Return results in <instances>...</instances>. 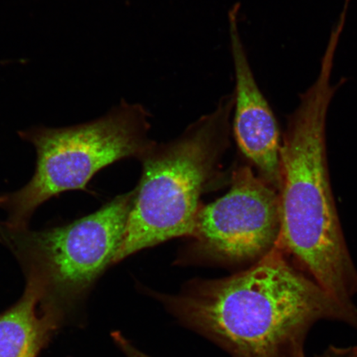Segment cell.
Segmentation results:
<instances>
[{
  "label": "cell",
  "mask_w": 357,
  "mask_h": 357,
  "mask_svg": "<svg viewBox=\"0 0 357 357\" xmlns=\"http://www.w3.org/2000/svg\"><path fill=\"white\" fill-rule=\"evenodd\" d=\"M160 300L234 357H307V334L320 321L357 330V309L343 305L290 265L276 245L248 270L194 281L177 296Z\"/></svg>",
  "instance_id": "1"
},
{
  "label": "cell",
  "mask_w": 357,
  "mask_h": 357,
  "mask_svg": "<svg viewBox=\"0 0 357 357\" xmlns=\"http://www.w3.org/2000/svg\"><path fill=\"white\" fill-rule=\"evenodd\" d=\"M336 48L328 46L316 82L289 116L280 149V234L276 247L292 255L321 287L351 309L357 270L348 251L330 184L326 121L338 86L331 83Z\"/></svg>",
  "instance_id": "2"
},
{
  "label": "cell",
  "mask_w": 357,
  "mask_h": 357,
  "mask_svg": "<svg viewBox=\"0 0 357 357\" xmlns=\"http://www.w3.org/2000/svg\"><path fill=\"white\" fill-rule=\"evenodd\" d=\"M234 93L201 116L176 139L151 146L114 264L142 249L191 236L199 199L229 146Z\"/></svg>",
  "instance_id": "3"
},
{
  "label": "cell",
  "mask_w": 357,
  "mask_h": 357,
  "mask_svg": "<svg viewBox=\"0 0 357 357\" xmlns=\"http://www.w3.org/2000/svg\"><path fill=\"white\" fill-rule=\"evenodd\" d=\"M151 114L145 107L121 101L108 114L73 127H33L19 132L37 153L34 175L24 187L0 195L6 225L28 227L37 208L71 190L87 189L101 169L117 160L141 158L155 142L149 137Z\"/></svg>",
  "instance_id": "4"
},
{
  "label": "cell",
  "mask_w": 357,
  "mask_h": 357,
  "mask_svg": "<svg viewBox=\"0 0 357 357\" xmlns=\"http://www.w3.org/2000/svg\"><path fill=\"white\" fill-rule=\"evenodd\" d=\"M135 190L118 196L99 211L63 226L44 230L13 229L0 222V243L42 285L44 297H75L86 292L121 247Z\"/></svg>",
  "instance_id": "5"
},
{
  "label": "cell",
  "mask_w": 357,
  "mask_h": 357,
  "mask_svg": "<svg viewBox=\"0 0 357 357\" xmlns=\"http://www.w3.org/2000/svg\"><path fill=\"white\" fill-rule=\"evenodd\" d=\"M279 234V192L242 167L227 195L199 208L190 236L204 255L234 264L264 257Z\"/></svg>",
  "instance_id": "6"
},
{
  "label": "cell",
  "mask_w": 357,
  "mask_h": 357,
  "mask_svg": "<svg viewBox=\"0 0 357 357\" xmlns=\"http://www.w3.org/2000/svg\"><path fill=\"white\" fill-rule=\"evenodd\" d=\"M239 4L229 12L231 52L236 86L233 129L245 158L258 169L261 178L280 191L281 142L278 121L256 82L239 32Z\"/></svg>",
  "instance_id": "7"
},
{
  "label": "cell",
  "mask_w": 357,
  "mask_h": 357,
  "mask_svg": "<svg viewBox=\"0 0 357 357\" xmlns=\"http://www.w3.org/2000/svg\"><path fill=\"white\" fill-rule=\"evenodd\" d=\"M26 280L20 300L0 315V357H36L46 341L50 321L37 314L44 290L37 280Z\"/></svg>",
  "instance_id": "8"
},
{
  "label": "cell",
  "mask_w": 357,
  "mask_h": 357,
  "mask_svg": "<svg viewBox=\"0 0 357 357\" xmlns=\"http://www.w3.org/2000/svg\"><path fill=\"white\" fill-rule=\"evenodd\" d=\"M113 337L120 349L123 351V354L126 355L127 357H151L138 350L137 348L134 347L121 333H115L113 335Z\"/></svg>",
  "instance_id": "9"
},
{
  "label": "cell",
  "mask_w": 357,
  "mask_h": 357,
  "mask_svg": "<svg viewBox=\"0 0 357 357\" xmlns=\"http://www.w3.org/2000/svg\"><path fill=\"white\" fill-rule=\"evenodd\" d=\"M318 357H351L350 348L330 347L324 354Z\"/></svg>",
  "instance_id": "10"
}]
</instances>
